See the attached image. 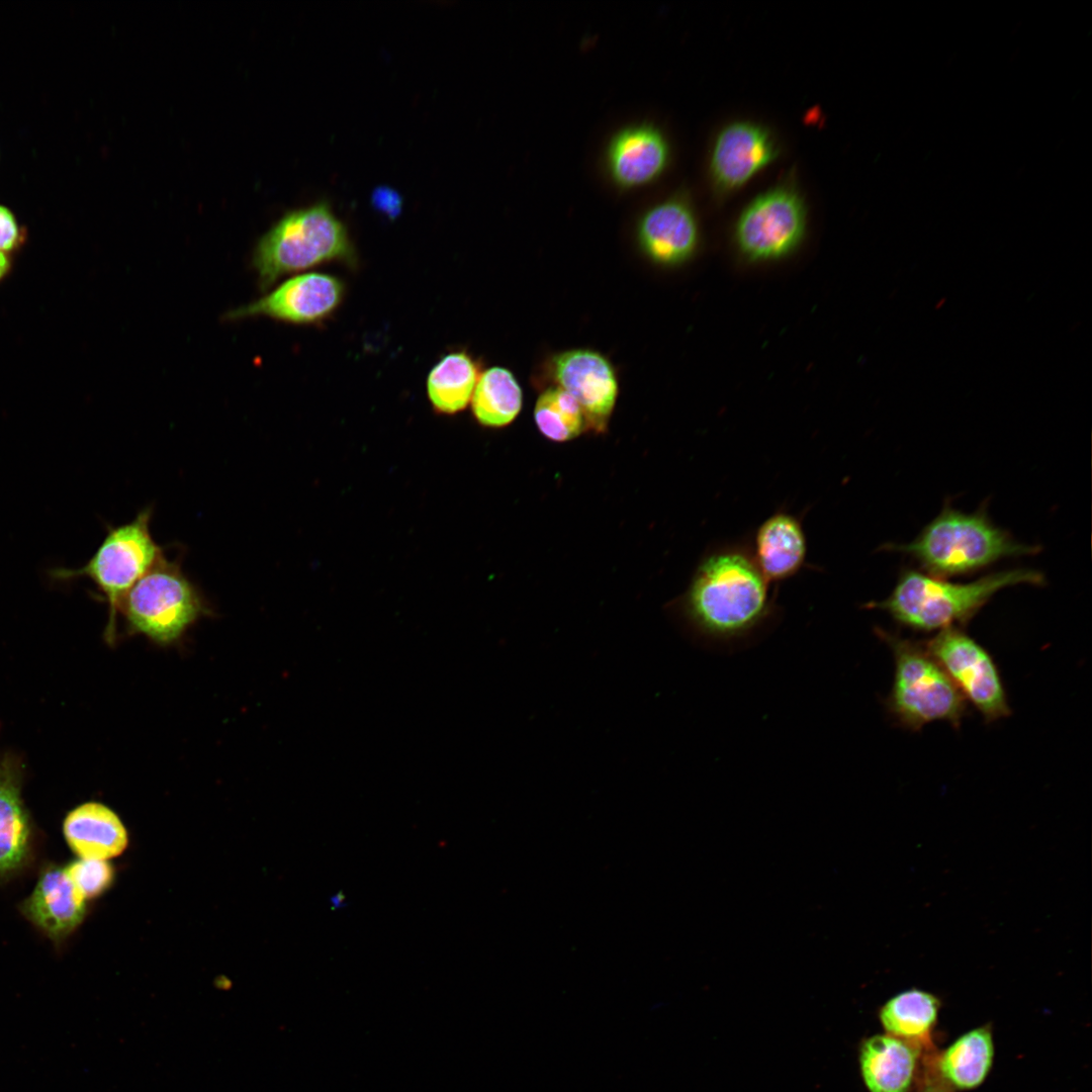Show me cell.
Instances as JSON below:
<instances>
[{
	"mask_svg": "<svg viewBox=\"0 0 1092 1092\" xmlns=\"http://www.w3.org/2000/svg\"><path fill=\"white\" fill-rule=\"evenodd\" d=\"M480 373L477 360L465 350L442 356L427 377V393L433 408L444 415L463 411L471 400Z\"/></svg>",
	"mask_w": 1092,
	"mask_h": 1092,
	"instance_id": "22",
	"label": "cell"
},
{
	"mask_svg": "<svg viewBox=\"0 0 1092 1092\" xmlns=\"http://www.w3.org/2000/svg\"><path fill=\"white\" fill-rule=\"evenodd\" d=\"M534 419L541 434L555 442L574 439L587 427L577 401L556 385L542 390L535 404Z\"/></svg>",
	"mask_w": 1092,
	"mask_h": 1092,
	"instance_id": "24",
	"label": "cell"
},
{
	"mask_svg": "<svg viewBox=\"0 0 1092 1092\" xmlns=\"http://www.w3.org/2000/svg\"><path fill=\"white\" fill-rule=\"evenodd\" d=\"M994 1054L990 1024L967 1031L938 1055L935 1068L940 1082L950 1089H976L988 1077Z\"/></svg>",
	"mask_w": 1092,
	"mask_h": 1092,
	"instance_id": "20",
	"label": "cell"
},
{
	"mask_svg": "<svg viewBox=\"0 0 1092 1092\" xmlns=\"http://www.w3.org/2000/svg\"><path fill=\"white\" fill-rule=\"evenodd\" d=\"M923 644L966 701L971 702L986 722L997 721L1011 714L992 656L962 628L942 629Z\"/></svg>",
	"mask_w": 1092,
	"mask_h": 1092,
	"instance_id": "8",
	"label": "cell"
},
{
	"mask_svg": "<svg viewBox=\"0 0 1092 1092\" xmlns=\"http://www.w3.org/2000/svg\"><path fill=\"white\" fill-rule=\"evenodd\" d=\"M894 549L911 556L929 575L940 578L976 572L1003 558L1039 551L995 526L985 510L966 514L949 505L912 542Z\"/></svg>",
	"mask_w": 1092,
	"mask_h": 1092,
	"instance_id": "3",
	"label": "cell"
},
{
	"mask_svg": "<svg viewBox=\"0 0 1092 1092\" xmlns=\"http://www.w3.org/2000/svg\"><path fill=\"white\" fill-rule=\"evenodd\" d=\"M1044 576L1034 569L1015 568L958 583L914 569H905L888 598L871 602L867 609L887 612L899 625L932 632L962 628L999 590L1016 585H1042Z\"/></svg>",
	"mask_w": 1092,
	"mask_h": 1092,
	"instance_id": "2",
	"label": "cell"
},
{
	"mask_svg": "<svg viewBox=\"0 0 1092 1092\" xmlns=\"http://www.w3.org/2000/svg\"><path fill=\"white\" fill-rule=\"evenodd\" d=\"M24 765L14 753L0 758V876L25 862L31 843V820L21 797Z\"/></svg>",
	"mask_w": 1092,
	"mask_h": 1092,
	"instance_id": "17",
	"label": "cell"
},
{
	"mask_svg": "<svg viewBox=\"0 0 1092 1092\" xmlns=\"http://www.w3.org/2000/svg\"><path fill=\"white\" fill-rule=\"evenodd\" d=\"M778 156L777 145L762 126L740 121L718 134L711 157V172L716 185L732 190L746 183Z\"/></svg>",
	"mask_w": 1092,
	"mask_h": 1092,
	"instance_id": "12",
	"label": "cell"
},
{
	"mask_svg": "<svg viewBox=\"0 0 1092 1092\" xmlns=\"http://www.w3.org/2000/svg\"><path fill=\"white\" fill-rule=\"evenodd\" d=\"M355 260L346 225L322 201L290 211L272 225L257 243L252 266L261 289L266 290L287 274Z\"/></svg>",
	"mask_w": 1092,
	"mask_h": 1092,
	"instance_id": "4",
	"label": "cell"
},
{
	"mask_svg": "<svg viewBox=\"0 0 1092 1092\" xmlns=\"http://www.w3.org/2000/svg\"><path fill=\"white\" fill-rule=\"evenodd\" d=\"M373 201L380 210L391 216L396 215L401 205L399 196L388 188H379L373 195Z\"/></svg>",
	"mask_w": 1092,
	"mask_h": 1092,
	"instance_id": "27",
	"label": "cell"
},
{
	"mask_svg": "<svg viewBox=\"0 0 1092 1092\" xmlns=\"http://www.w3.org/2000/svg\"><path fill=\"white\" fill-rule=\"evenodd\" d=\"M65 869L75 887L86 900L98 897L113 882V869L103 859L80 857V859L75 860Z\"/></svg>",
	"mask_w": 1092,
	"mask_h": 1092,
	"instance_id": "25",
	"label": "cell"
},
{
	"mask_svg": "<svg viewBox=\"0 0 1092 1092\" xmlns=\"http://www.w3.org/2000/svg\"><path fill=\"white\" fill-rule=\"evenodd\" d=\"M25 240L26 233L19 225L14 213L0 205V252L11 255L24 245Z\"/></svg>",
	"mask_w": 1092,
	"mask_h": 1092,
	"instance_id": "26",
	"label": "cell"
},
{
	"mask_svg": "<svg viewBox=\"0 0 1092 1092\" xmlns=\"http://www.w3.org/2000/svg\"><path fill=\"white\" fill-rule=\"evenodd\" d=\"M768 583L797 574L806 562L807 540L801 520L786 511L767 517L756 529L750 549Z\"/></svg>",
	"mask_w": 1092,
	"mask_h": 1092,
	"instance_id": "16",
	"label": "cell"
},
{
	"mask_svg": "<svg viewBox=\"0 0 1092 1092\" xmlns=\"http://www.w3.org/2000/svg\"><path fill=\"white\" fill-rule=\"evenodd\" d=\"M119 611L131 632L168 645L180 639L208 608L180 562L163 556L127 592Z\"/></svg>",
	"mask_w": 1092,
	"mask_h": 1092,
	"instance_id": "6",
	"label": "cell"
},
{
	"mask_svg": "<svg viewBox=\"0 0 1092 1092\" xmlns=\"http://www.w3.org/2000/svg\"><path fill=\"white\" fill-rule=\"evenodd\" d=\"M805 225L800 196L790 188H775L755 198L740 215L737 245L751 261L780 259L797 248Z\"/></svg>",
	"mask_w": 1092,
	"mask_h": 1092,
	"instance_id": "9",
	"label": "cell"
},
{
	"mask_svg": "<svg viewBox=\"0 0 1092 1092\" xmlns=\"http://www.w3.org/2000/svg\"><path fill=\"white\" fill-rule=\"evenodd\" d=\"M769 584L748 547L721 545L699 563L684 598V611L706 637H743L770 617L775 599Z\"/></svg>",
	"mask_w": 1092,
	"mask_h": 1092,
	"instance_id": "1",
	"label": "cell"
},
{
	"mask_svg": "<svg viewBox=\"0 0 1092 1092\" xmlns=\"http://www.w3.org/2000/svg\"><path fill=\"white\" fill-rule=\"evenodd\" d=\"M545 379L569 393L581 407L587 427L604 430L615 407L618 378L611 361L592 349L559 352L545 363Z\"/></svg>",
	"mask_w": 1092,
	"mask_h": 1092,
	"instance_id": "10",
	"label": "cell"
},
{
	"mask_svg": "<svg viewBox=\"0 0 1092 1092\" xmlns=\"http://www.w3.org/2000/svg\"><path fill=\"white\" fill-rule=\"evenodd\" d=\"M20 909L28 920L58 941L82 922L86 913V899L75 887L65 868L49 867L41 873Z\"/></svg>",
	"mask_w": 1092,
	"mask_h": 1092,
	"instance_id": "15",
	"label": "cell"
},
{
	"mask_svg": "<svg viewBox=\"0 0 1092 1092\" xmlns=\"http://www.w3.org/2000/svg\"><path fill=\"white\" fill-rule=\"evenodd\" d=\"M921 1092H952V1089L948 1088L944 1084H927Z\"/></svg>",
	"mask_w": 1092,
	"mask_h": 1092,
	"instance_id": "29",
	"label": "cell"
},
{
	"mask_svg": "<svg viewBox=\"0 0 1092 1092\" xmlns=\"http://www.w3.org/2000/svg\"><path fill=\"white\" fill-rule=\"evenodd\" d=\"M345 296L336 276L309 272L288 278L263 297L229 311L228 320L266 316L293 325L321 323L332 315Z\"/></svg>",
	"mask_w": 1092,
	"mask_h": 1092,
	"instance_id": "11",
	"label": "cell"
},
{
	"mask_svg": "<svg viewBox=\"0 0 1092 1092\" xmlns=\"http://www.w3.org/2000/svg\"><path fill=\"white\" fill-rule=\"evenodd\" d=\"M12 268V256L10 254L0 252V282H2L10 274Z\"/></svg>",
	"mask_w": 1092,
	"mask_h": 1092,
	"instance_id": "28",
	"label": "cell"
},
{
	"mask_svg": "<svg viewBox=\"0 0 1092 1092\" xmlns=\"http://www.w3.org/2000/svg\"><path fill=\"white\" fill-rule=\"evenodd\" d=\"M669 159L668 144L652 124L640 123L618 130L607 149V168L612 181L622 189L649 184L664 171Z\"/></svg>",
	"mask_w": 1092,
	"mask_h": 1092,
	"instance_id": "13",
	"label": "cell"
},
{
	"mask_svg": "<svg viewBox=\"0 0 1092 1092\" xmlns=\"http://www.w3.org/2000/svg\"><path fill=\"white\" fill-rule=\"evenodd\" d=\"M875 633L891 649L895 661L893 686L885 702L890 716L912 731L934 721L959 727L967 714V701L924 644L880 627Z\"/></svg>",
	"mask_w": 1092,
	"mask_h": 1092,
	"instance_id": "5",
	"label": "cell"
},
{
	"mask_svg": "<svg viewBox=\"0 0 1092 1092\" xmlns=\"http://www.w3.org/2000/svg\"><path fill=\"white\" fill-rule=\"evenodd\" d=\"M940 1007L935 994L910 988L891 997L880 1008L879 1019L888 1034L929 1048Z\"/></svg>",
	"mask_w": 1092,
	"mask_h": 1092,
	"instance_id": "21",
	"label": "cell"
},
{
	"mask_svg": "<svg viewBox=\"0 0 1092 1092\" xmlns=\"http://www.w3.org/2000/svg\"><path fill=\"white\" fill-rule=\"evenodd\" d=\"M922 1049L890 1034L864 1038L858 1062L869 1092H909Z\"/></svg>",
	"mask_w": 1092,
	"mask_h": 1092,
	"instance_id": "18",
	"label": "cell"
},
{
	"mask_svg": "<svg viewBox=\"0 0 1092 1092\" xmlns=\"http://www.w3.org/2000/svg\"><path fill=\"white\" fill-rule=\"evenodd\" d=\"M642 251L653 262L672 266L686 261L698 243L692 209L679 199H668L648 209L637 225Z\"/></svg>",
	"mask_w": 1092,
	"mask_h": 1092,
	"instance_id": "14",
	"label": "cell"
},
{
	"mask_svg": "<svg viewBox=\"0 0 1092 1092\" xmlns=\"http://www.w3.org/2000/svg\"><path fill=\"white\" fill-rule=\"evenodd\" d=\"M151 507L123 524L109 527L100 545L81 567L56 569V578L87 577L101 592L108 605L105 639L113 643L121 602L131 586L163 556L164 550L151 533Z\"/></svg>",
	"mask_w": 1092,
	"mask_h": 1092,
	"instance_id": "7",
	"label": "cell"
},
{
	"mask_svg": "<svg viewBox=\"0 0 1092 1092\" xmlns=\"http://www.w3.org/2000/svg\"><path fill=\"white\" fill-rule=\"evenodd\" d=\"M470 402L472 414L480 425L502 428L511 424L521 412L523 391L511 370L492 366L480 373Z\"/></svg>",
	"mask_w": 1092,
	"mask_h": 1092,
	"instance_id": "23",
	"label": "cell"
},
{
	"mask_svg": "<svg viewBox=\"0 0 1092 1092\" xmlns=\"http://www.w3.org/2000/svg\"><path fill=\"white\" fill-rule=\"evenodd\" d=\"M63 832L71 849L81 858L115 857L128 842L118 815L99 802H86L71 810L64 820Z\"/></svg>",
	"mask_w": 1092,
	"mask_h": 1092,
	"instance_id": "19",
	"label": "cell"
}]
</instances>
